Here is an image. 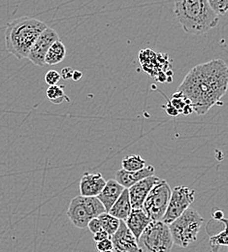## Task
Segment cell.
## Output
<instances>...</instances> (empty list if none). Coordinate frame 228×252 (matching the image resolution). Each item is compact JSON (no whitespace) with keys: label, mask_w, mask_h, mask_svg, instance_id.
<instances>
[{"label":"cell","mask_w":228,"mask_h":252,"mask_svg":"<svg viewBox=\"0 0 228 252\" xmlns=\"http://www.w3.org/2000/svg\"><path fill=\"white\" fill-rule=\"evenodd\" d=\"M59 39L60 36L58 32L48 27L34 41L27 59H29L36 66H44L45 57L48 50L53 45V43Z\"/></svg>","instance_id":"9"},{"label":"cell","mask_w":228,"mask_h":252,"mask_svg":"<svg viewBox=\"0 0 228 252\" xmlns=\"http://www.w3.org/2000/svg\"><path fill=\"white\" fill-rule=\"evenodd\" d=\"M131 210L132 207L129 189H125L108 213L120 220L126 221L130 215Z\"/></svg>","instance_id":"16"},{"label":"cell","mask_w":228,"mask_h":252,"mask_svg":"<svg viewBox=\"0 0 228 252\" xmlns=\"http://www.w3.org/2000/svg\"><path fill=\"white\" fill-rule=\"evenodd\" d=\"M228 69L223 60H214L195 66L180 85V92L189 99L198 116H203L227 94Z\"/></svg>","instance_id":"1"},{"label":"cell","mask_w":228,"mask_h":252,"mask_svg":"<svg viewBox=\"0 0 228 252\" xmlns=\"http://www.w3.org/2000/svg\"><path fill=\"white\" fill-rule=\"evenodd\" d=\"M98 220L101 223L102 230H104L110 237H112L116 233V231L118 230V228L120 226V222H121L120 220L113 217L112 215H110L107 212H104L101 215H99Z\"/></svg>","instance_id":"18"},{"label":"cell","mask_w":228,"mask_h":252,"mask_svg":"<svg viewBox=\"0 0 228 252\" xmlns=\"http://www.w3.org/2000/svg\"><path fill=\"white\" fill-rule=\"evenodd\" d=\"M46 94L53 104H62L65 101L70 102V98L65 93V86H49Z\"/></svg>","instance_id":"19"},{"label":"cell","mask_w":228,"mask_h":252,"mask_svg":"<svg viewBox=\"0 0 228 252\" xmlns=\"http://www.w3.org/2000/svg\"><path fill=\"white\" fill-rule=\"evenodd\" d=\"M143 252H171L174 243L169 225L163 220L151 221L138 239Z\"/></svg>","instance_id":"5"},{"label":"cell","mask_w":228,"mask_h":252,"mask_svg":"<svg viewBox=\"0 0 228 252\" xmlns=\"http://www.w3.org/2000/svg\"><path fill=\"white\" fill-rule=\"evenodd\" d=\"M151 221L153 220L143 209H132L130 215L127 220L125 221V223L138 241L139 237L146 229V227L151 223Z\"/></svg>","instance_id":"15"},{"label":"cell","mask_w":228,"mask_h":252,"mask_svg":"<svg viewBox=\"0 0 228 252\" xmlns=\"http://www.w3.org/2000/svg\"><path fill=\"white\" fill-rule=\"evenodd\" d=\"M163 108H165L166 114H167L169 117H171V118H176V117H178V116L180 115V113L178 112V110L173 107V105L170 103V101L167 102L166 106H163Z\"/></svg>","instance_id":"27"},{"label":"cell","mask_w":228,"mask_h":252,"mask_svg":"<svg viewBox=\"0 0 228 252\" xmlns=\"http://www.w3.org/2000/svg\"><path fill=\"white\" fill-rule=\"evenodd\" d=\"M107 238H111V237L104 230H100V231H98V232L94 234V241L96 243L100 242V241H103V240H105Z\"/></svg>","instance_id":"29"},{"label":"cell","mask_w":228,"mask_h":252,"mask_svg":"<svg viewBox=\"0 0 228 252\" xmlns=\"http://www.w3.org/2000/svg\"><path fill=\"white\" fill-rule=\"evenodd\" d=\"M73 69L71 67H65L62 70V73L61 74V77L64 79V80H71L72 79V75H73Z\"/></svg>","instance_id":"30"},{"label":"cell","mask_w":228,"mask_h":252,"mask_svg":"<svg viewBox=\"0 0 228 252\" xmlns=\"http://www.w3.org/2000/svg\"><path fill=\"white\" fill-rule=\"evenodd\" d=\"M66 48L65 44L59 39L53 43L45 57V64L57 65L65 59Z\"/></svg>","instance_id":"17"},{"label":"cell","mask_w":228,"mask_h":252,"mask_svg":"<svg viewBox=\"0 0 228 252\" xmlns=\"http://www.w3.org/2000/svg\"><path fill=\"white\" fill-rule=\"evenodd\" d=\"M87 227L90 229V231L93 234H95V233H97L98 231L102 230V226H101V223H100V220H98V218H95L92 220H90V222L88 223Z\"/></svg>","instance_id":"26"},{"label":"cell","mask_w":228,"mask_h":252,"mask_svg":"<svg viewBox=\"0 0 228 252\" xmlns=\"http://www.w3.org/2000/svg\"><path fill=\"white\" fill-rule=\"evenodd\" d=\"M195 191L185 186H178L171 191L170 200L162 220L170 224L178 219L195 202Z\"/></svg>","instance_id":"8"},{"label":"cell","mask_w":228,"mask_h":252,"mask_svg":"<svg viewBox=\"0 0 228 252\" xmlns=\"http://www.w3.org/2000/svg\"><path fill=\"white\" fill-rule=\"evenodd\" d=\"M204 220L195 209H187L178 219L169 225L173 243L182 249L195 243Z\"/></svg>","instance_id":"4"},{"label":"cell","mask_w":228,"mask_h":252,"mask_svg":"<svg viewBox=\"0 0 228 252\" xmlns=\"http://www.w3.org/2000/svg\"><path fill=\"white\" fill-rule=\"evenodd\" d=\"M122 167L126 171L134 172L139 171L146 167V160L139 155H133L124 158L122 161Z\"/></svg>","instance_id":"20"},{"label":"cell","mask_w":228,"mask_h":252,"mask_svg":"<svg viewBox=\"0 0 228 252\" xmlns=\"http://www.w3.org/2000/svg\"><path fill=\"white\" fill-rule=\"evenodd\" d=\"M47 28L44 22L33 17L14 20L6 28V50L18 60L27 59L34 41Z\"/></svg>","instance_id":"3"},{"label":"cell","mask_w":228,"mask_h":252,"mask_svg":"<svg viewBox=\"0 0 228 252\" xmlns=\"http://www.w3.org/2000/svg\"><path fill=\"white\" fill-rule=\"evenodd\" d=\"M125 188L121 186L116 180H109L106 182L101 192L98 195V200L103 205L105 212H109L114 203L118 200Z\"/></svg>","instance_id":"14"},{"label":"cell","mask_w":228,"mask_h":252,"mask_svg":"<svg viewBox=\"0 0 228 252\" xmlns=\"http://www.w3.org/2000/svg\"><path fill=\"white\" fill-rule=\"evenodd\" d=\"M211 216H212V220H222L225 217V213L219 209V208H214L212 209L211 211Z\"/></svg>","instance_id":"28"},{"label":"cell","mask_w":228,"mask_h":252,"mask_svg":"<svg viewBox=\"0 0 228 252\" xmlns=\"http://www.w3.org/2000/svg\"><path fill=\"white\" fill-rule=\"evenodd\" d=\"M114 252V251H107V252Z\"/></svg>","instance_id":"33"},{"label":"cell","mask_w":228,"mask_h":252,"mask_svg":"<svg viewBox=\"0 0 228 252\" xmlns=\"http://www.w3.org/2000/svg\"><path fill=\"white\" fill-rule=\"evenodd\" d=\"M174 14L184 32L194 35L207 33L220 23L208 0H174Z\"/></svg>","instance_id":"2"},{"label":"cell","mask_w":228,"mask_h":252,"mask_svg":"<svg viewBox=\"0 0 228 252\" xmlns=\"http://www.w3.org/2000/svg\"><path fill=\"white\" fill-rule=\"evenodd\" d=\"M61 79H62L61 74L56 70H50L45 75V82L47 83L48 86L58 85Z\"/></svg>","instance_id":"24"},{"label":"cell","mask_w":228,"mask_h":252,"mask_svg":"<svg viewBox=\"0 0 228 252\" xmlns=\"http://www.w3.org/2000/svg\"><path fill=\"white\" fill-rule=\"evenodd\" d=\"M169 101H170V103L173 105V107L178 110V112L180 113V115H181V113H182L184 107H185L188 103L192 104L191 101H190L189 99H187L180 92H177L176 94H174L172 95V99L169 100Z\"/></svg>","instance_id":"22"},{"label":"cell","mask_w":228,"mask_h":252,"mask_svg":"<svg viewBox=\"0 0 228 252\" xmlns=\"http://www.w3.org/2000/svg\"><path fill=\"white\" fill-rule=\"evenodd\" d=\"M213 11L220 17L224 16L228 12V0H208Z\"/></svg>","instance_id":"23"},{"label":"cell","mask_w":228,"mask_h":252,"mask_svg":"<svg viewBox=\"0 0 228 252\" xmlns=\"http://www.w3.org/2000/svg\"><path fill=\"white\" fill-rule=\"evenodd\" d=\"M171 191L169 184L164 180H160L149 192L142 209L152 220H163L170 200Z\"/></svg>","instance_id":"7"},{"label":"cell","mask_w":228,"mask_h":252,"mask_svg":"<svg viewBox=\"0 0 228 252\" xmlns=\"http://www.w3.org/2000/svg\"><path fill=\"white\" fill-rule=\"evenodd\" d=\"M106 184L105 179L100 173L90 174L86 173L81 178L80 194L86 197H98V194Z\"/></svg>","instance_id":"12"},{"label":"cell","mask_w":228,"mask_h":252,"mask_svg":"<svg viewBox=\"0 0 228 252\" xmlns=\"http://www.w3.org/2000/svg\"><path fill=\"white\" fill-rule=\"evenodd\" d=\"M82 77H83V73H82L81 71L74 70L71 80H73V81H75V82H78V81H80V80L82 79Z\"/></svg>","instance_id":"31"},{"label":"cell","mask_w":228,"mask_h":252,"mask_svg":"<svg viewBox=\"0 0 228 252\" xmlns=\"http://www.w3.org/2000/svg\"><path fill=\"white\" fill-rule=\"evenodd\" d=\"M153 175H155V168L152 165L146 166L145 168L134 172H130L122 169L116 173V181L125 189H129L141 180Z\"/></svg>","instance_id":"13"},{"label":"cell","mask_w":228,"mask_h":252,"mask_svg":"<svg viewBox=\"0 0 228 252\" xmlns=\"http://www.w3.org/2000/svg\"><path fill=\"white\" fill-rule=\"evenodd\" d=\"M160 178L153 175L141 180L129 189L132 209H142L149 192L157 183L160 182Z\"/></svg>","instance_id":"11"},{"label":"cell","mask_w":228,"mask_h":252,"mask_svg":"<svg viewBox=\"0 0 228 252\" xmlns=\"http://www.w3.org/2000/svg\"><path fill=\"white\" fill-rule=\"evenodd\" d=\"M210 246L211 247H228V226L224 228L223 231H221L217 235H210Z\"/></svg>","instance_id":"21"},{"label":"cell","mask_w":228,"mask_h":252,"mask_svg":"<svg viewBox=\"0 0 228 252\" xmlns=\"http://www.w3.org/2000/svg\"><path fill=\"white\" fill-rule=\"evenodd\" d=\"M96 248L98 252H107V251H113V244L111 241V238H107L103 241H100L96 243Z\"/></svg>","instance_id":"25"},{"label":"cell","mask_w":228,"mask_h":252,"mask_svg":"<svg viewBox=\"0 0 228 252\" xmlns=\"http://www.w3.org/2000/svg\"><path fill=\"white\" fill-rule=\"evenodd\" d=\"M105 212L98 197H86L79 195L73 198L67 210V217L72 224L80 229H85L88 223Z\"/></svg>","instance_id":"6"},{"label":"cell","mask_w":228,"mask_h":252,"mask_svg":"<svg viewBox=\"0 0 228 252\" xmlns=\"http://www.w3.org/2000/svg\"><path fill=\"white\" fill-rule=\"evenodd\" d=\"M111 241L114 252H143L125 221L121 220L118 230L111 237Z\"/></svg>","instance_id":"10"},{"label":"cell","mask_w":228,"mask_h":252,"mask_svg":"<svg viewBox=\"0 0 228 252\" xmlns=\"http://www.w3.org/2000/svg\"><path fill=\"white\" fill-rule=\"evenodd\" d=\"M211 252H220V247H211Z\"/></svg>","instance_id":"32"}]
</instances>
